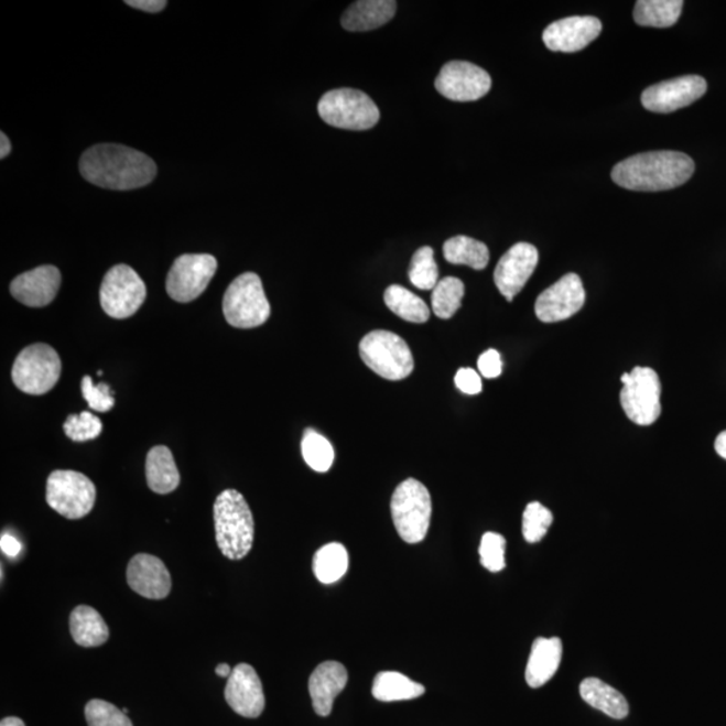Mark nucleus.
Here are the masks:
<instances>
[{"mask_svg":"<svg viewBox=\"0 0 726 726\" xmlns=\"http://www.w3.org/2000/svg\"><path fill=\"white\" fill-rule=\"evenodd\" d=\"M69 628L73 640L82 647H99L109 638L106 620L89 606H78L73 609Z\"/></svg>","mask_w":726,"mask_h":726,"instance_id":"26","label":"nucleus"},{"mask_svg":"<svg viewBox=\"0 0 726 726\" xmlns=\"http://www.w3.org/2000/svg\"><path fill=\"white\" fill-rule=\"evenodd\" d=\"M349 570V553L339 542H332L322 546L315 553L313 571L316 578L323 584L337 583Z\"/></svg>","mask_w":726,"mask_h":726,"instance_id":"30","label":"nucleus"},{"mask_svg":"<svg viewBox=\"0 0 726 726\" xmlns=\"http://www.w3.org/2000/svg\"><path fill=\"white\" fill-rule=\"evenodd\" d=\"M707 84L701 76H683L644 89L642 106L647 111L671 113L692 106L705 95Z\"/></svg>","mask_w":726,"mask_h":726,"instance_id":"14","label":"nucleus"},{"mask_svg":"<svg viewBox=\"0 0 726 726\" xmlns=\"http://www.w3.org/2000/svg\"><path fill=\"white\" fill-rule=\"evenodd\" d=\"M46 502L68 520L87 517L96 502V486L84 474L57 469L46 484Z\"/></svg>","mask_w":726,"mask_h":726,"instance_id":"9","label":"nucleus"},{"mask_svg":"<svg viewBox=\"0 0 726 726\" xmlns=\"http://www.w3.org/2000/svg\"><path fill=\"white\" fill-rule=\"evenodd\" d=\"M395 530L408 544H419L429 534L432 499L429 488L407 479L395 488L390 502Z\"/></svg>","mask_w":726,"mask_h":726,"instance_id":"4","label":"nucleus"},{"mask_svg":"<svg viewBox=\"0 0 726 726\" xmlns=\"http://www.w3.org/2000/svg\"><path fill=\"white\" fill-rule=\"evenodd\" d=\"M0 726H26V725H24V723L22 722L21 718L8 717V718L2 719V723H0Z\"/></svg>","mask_w":726,"mask_h":726,"instance_id":"47","label":"nucleus"},{"mask_svg":"<svg viewBox=\"0 0 726 726\" xmlns=\"http://www.w3.org/2000/svg\"><path fill=\"white\" fill-rule=\"evenodd\" d=\"M0 548H2V552L8 554L9 557H17L21 553L22 545L14 537L3 534L2 540H0Z\"/></svg>","mask_w":726,"mask_h":726,"instance_id":"43","label":"nucleus"},{"mask_svg":"<svg viewBox=\"0 0 726 726\" xmlns=\"http://www.w3.org/2000/svg\"><path fill=\"white\" fill-rule=\"evenodd\" d=\"M148 297V286L130 266L119 264L102 279L100 304L104 313L113 319L136 315Z\"/></svg>","mask_w":726,"mask_h":726,"instance_id":"11","label":"nucleus"},{"mask_svg":"<svg viewBox=\"0 0 726 726\" xmlns=\"http://www.w3.org/2000/svg\"><path fill=\"white\" fill-rule=\"evenodd\" d=\"M603 24L595 17H570L544 30L542 40L552 52L576 53L600 35Z\"/></svg>","mask_w":726,"mask_h":726,"instance_id":"18","label":"nucleus"},{"mask_svg":"<svg viewBox=\"0 0 726 726\" xmlns=\"http://www.w3.org/2000/svg\"><path fill=\"white\" fill-rule=\"evenodd\" d=\"M85 718L89 726H133L123 711L102 700L89 701L85 706Z\"/></svg>","mask_w":726,"mask_h":726,"instance_id":"36","label":"nucleus"},{"mask_svg":"<svg viewBox=\"0 0 726 726\" xmlns=\"http://www.w3.org/2000/svg\"><path fill=\"white\" fill-rule=\"evenodd\" d=\"M716 453L726 460V431L719 433L715 443Z\"/></svg>","mask_w":726,"mask_h":726,"instance_id":"44","label":"nucleus"},{"mask_svg":"<svg viewBox=\"0 0 726 726\" xmlns=\"http://www.w3.org/2000/svg\"><path fill=\"white\" fill-rule=\"evenodd\" d=\"M212 254H182L167 274L166 291L173 301L188 303L204 294L217 272Z\"/></svg>","mask_w":726,"mask_h":726,"instance_id":"12","label":"nucleus"},{"mask_svg":"<svg viewBox=\"0 0 726 726\" xmlns=\"http://www.w3.org/2000/svg\"><path fill=\"white\" fill-rule=\"evenodd\" d=\"M82 392L91 411L106 413L111 411L115 405L111 389H109L107 383L101 382L99 386H95L94 380L89 376L83 378Z\"/></svg>","mask_w":726,"mask_h":726,"instance_id":"39","label":"nucleus"},{"mask_svg":"<svg viewBox=\"0 0 726 726\" xmlns=\"http://www.w3.org/2000/svg\"><path fill=\"white\" fill-rule=\"evenodd\" d=\"M620 380L624 382L620 402L627 418L642 426L654 424L662 411V388L657 371L638 366Z\"/></svg>","mask_w":726,"mask_h":726,"instance_id":"10","label":"nucleus"},{"mask_svg":"<svg viewBox=\"0 0 726 726\" xmlns=\"http://www.w3.org/2000/svg\"><path fill=\"white\" fill-rule=\"evenodd\" d=\"M387 306L401 319L412 323H425L430 321L431 311L426 307L423 299L414 295L404 286L390 285L383 295Z\"/></svg>","mask_w":726,"mask_h":726,"instance_id":"31","label":"nucleus"},{"mask_svg":"<svg viewBox=\"0 0 726 726\" xmlns=\"http://www.w3.org/2000/svg\"><path fill=\"white\" fill-rule=\"evenodd\" d=\"M398 2L393 0H359L342 15L347 32H370L393 20Z\"/></svg>","mask_w":726,"mask_h":726,"instance_id":"23","label":"nucleus"},{"mask_svg":"<svg viewBox=\"0 0 726 726\" xmlns=\"http://www.w3.org/2000/svg\"><path fill=\"white\" fill-rule=\"evenodd\" d=\"M695 164L691 156L676 151H652L627 158L616 164L613 181L632 192H664L692 178Z\"/></svg>","mask_w":726,"mask_h":726,"instance_id":"2","label":"nucleus"},{"mask_svg":"<svg viewBox=\"0 0 726 726\" xmlns=\"http://www.w3.org/2000/svg\"><path fill=\"white\" fill-rule=\"evenodd\" d=\"M478 369L485 378H497L502 375V358L497 350H487L478 359Z\"/></svg>","mask_w":726,"mask_h":726,"instance_id":"41","label":"nucleus"},{"mask_svg":"<svg viewBox=\"0 0 726 726\" xmlns=\"http://www.w3.org/2000/svg\"><path fill=\"white\" fill-rule=\"evenodd\" d=\"M579 694L585 703L615 719H624L630 712L625 695L602 680H584L579 685Z\"/></svg>","mask_w":726,"mask_h":726,"instance_id":"25","label":"nucleus"},{"mask_svg":"<svg viewBox=\"0 0 726 726\" xmlns=\"http://www.w3.org/2000/svg\"><path fill=\"white\" fill-rule=\"evenodd\" d=\"M127 582L138 595L151 600L166 599L171 590V575L161 559L140 553L127 567Z\"/></svg>","mask_w":726,"mask_h":726,"instance_id":"19","label":"nucleus"},{"mask_svg":"<svg viewBox=\"0 0 726 726\" xmlns=\"http://www.w3.org/2000/svg\"><path fill=\"white\" fill-rule=\"evenodd\" d=\"M347 680L349 674L339 662H323L314 670L310 676L308 691L316 715L321 717L332 715L334 701L344 692Z\"/></svg>","mask_w":726,"mask_h":726,"instance_id":"21","label":"nucleus"},{"mask_svg":"<svg viewBox=\"0 0 726 726\" xmlns=\"http://www.w3.org/2000/svg\"><path fill=\"white\" fill-rule=\"evenodd\" d=\"M225 700L237 715L258 718L266 707L264 689L258 671L248 663L237 664L225 687Z\"/></svg>","mask_w":726,"mask_h":726,"instance_id":"17","label":"nucleus"},{"mask_svg":"<svg viewBox=\"0 0 726 726\" xmlns=\"http://www.w3.org/2000/svg\"><path fill=\"white\" fill-rule=\"evenodd\" d=\"M371 693L382 703H395V701L421 697L425 693V687L398 671H381L375 679Z\"/></svg>","mask_w":726,"mask_h":726,"instance_id":"27","label":"nucleus"},{"mask_svg":"<svg viewBox=\"0 0 726 726\" xmlns=\"http://www.w3.org/2000/svg\"><path fill=\"white\" fill-rule=\"evenodd\" d=\"M156 164L149 155L121 144H96L84 152L80 173L91 185L108 191H136L150 185Z\"/></svg>","mask_w":726,"mask_h":726,"instance_id":"1","label":"nucleus"},{"mask_svg":"<svg viewBox=\"0 0 726 726\" xmlns=\"http://www.w3.org/2000/svg\"><path fill=\"white\" fill-rule=\"evenodd\" d=\"M431 247H423L413 254L409 267V280L419 290L430 291L438 283V268Z\"/></svg>","mask_w":726,"mask_h":726,"instance_id":"34","label":"nucleus"},{"mask_svg":"<svg viewBox=\"0 0 726 726\" xmlns=\"http://www.w3.org/2000/svg\"><path fill=\"white\" fill-rule=\"evenodd\" d=\"M561 658H563V642L560 638L535 639L524 673L528 685L533 689L544 686L557 673Z\"/></svg>","mask_w":726,"mask_h":726,"instance_id":"22","label":"nucleus"},{"mask_svg":"<svg viewBox=\"0 0 726 726\" xmlns=\"http://www.w3.org/2000/svg\"><path fill=\"white\" fill-rule=\"evenodd\" d=\"M455 383L457 389L466 394H478L484 389L481 386L480 376L474 369L462 368L457 370L455 376Z\"/></svg>","mask_w":726,"mask_h":726,"instance_id":"40","label":"nucleus"},{"mask_svg":"<svg viewBox=\"0 0 726 726\" xmlns=\"http://www.w3.org/2000/svg\"><path fill=\"white\" fill-rule=\"evenodd\" d=\"M318 112L328 126L342 130H370L380 120L376 102L364 91L349 88L327 91L318 102Z\"/></svg>","mask_w":726,"mask_h":726,"instance_id":"7","label":"nucleus"},{"mask_svg":"<svg viewBox=\"0 0 726 726\" xmlns=\"http://www.w3.org/2000/svg\"><path fill=\"white\" fill-rule=\"evenodd\" d=\"M64 432L73 442H89L101 435L102 423L99 418L90 412L71 414L65 421Z\"/></svg>","mask_w":726,"mask_h":726,"instance_id":"37","label":"nucleus"},{"mask_svg":"<svg viewBox=\"0 0 726 726\" xmlns=\"http://www.w3.org/2000/svg\"><path fill=\"white\" fill-rule=\"evenodd\" d=\"M231 671L234 670H231L228 663L218 664L216 668V674L221 676V679H229Z\"/></svg>","mask_w":726,"mask_h":726,"instance_id":"46","label":"nucleus"},{"mask_svg":"<svg viewBox=\"0 0 726 726\" xmlns=\"http://www.w3.org/2000/svg\"><path fill=\"white\" fill-rule=\"evenodd\" d=\"M444 259L454 266H468L475 271L485 270L490 261L486 243L467 236H456L445 241Z\"/></svg>","mask_w":726,"mask_h":726,"instance_id":"28","label":"nucleus"},{"mask_svg":"<svg viewBox=\"0 0 726 726\" xmlns=\"http://www.w3.org/2000/svg\"><path fill=\"white\" fill-rule=\"evenodd\" d=\"M682 0H639L633 10V20L640 26L671 28L679 22Z\"/></svg>","mask_w":726,"mask_h":726,"instance_id":"29","label":"nucleus"},{"mask_svg":"<svg viewBox=\"0 0 726 726\" xmlns=\"http://www.w3.org/2000/svg\"><path fill=\"white\" fill-rule=\"evenodd\" d=\"M145 477H148L151 490L161 496L178 488L181 475L170 448L156 445L150 449L148 460H145Z\"/></svg>","mask_w":726,"mask_h":726,"instance_id":"24","label":"nucleus"},{"mask_svg":"<svg viewBox=\"0 0 726 726\" xmlns=\"http://www.w3.org/2000/svg\"><path fill=\"white\" fill-rule=\"evenodd\" d=\"M539 259V250L528 242L516 243L502 256L494 272V282L506 301L512 302L520 294L535 271Z\"/></svg>","mask_w":726,"mask_h":726,"instance_id":"16","label":"nucleus"},{"mask_svg":"<svg viewBox=\"0 0 726 726\" xmlns=\"http://www.w3.org/2000/svg\"><path fill=\"white\" fill-rule=\"evenodd\" d=\"M61 359L56 350L46 344L26 347L12 366V381L23 393L42 395L56 387L61 377Z\"/></svg>","mask_w":726,"mask_h":726,"instance_id":"8","label":"nucleus"},{"mask_svg":"<svg viewBox=\"0 0 726 726\" xmlns=\"http://www.w3.org/2000/svg\"><path fill=\"white\" fill-rule=\"evenodd\" d=\"M304 462L316 473H327L334 463V448L325 436L314 430H306L302 441Z\"/></svg>","mask_w":726,"mask_h":726,"instance_id":"33","label":"nucleus"},{"mask_svg":"<svg viewBox=\"0 0 726 726\" xmlns=\"http://www.w3.org/2000/svg\"><path fill=\"white\" fill-rule=\"evenodd\" d=\"M465 296V284L460 279L448 277L438 282L432 290V310L441 319H451L462 306Z\"/></svg>","mask_w":726,"mask_h":726,"instance_id":"32","label":"nucleus"},{"mask_svg":"<svg viewBox=\"0 0 726 726\" xmlns=\"http://www.w3.org/2000/svg\"><path fill=\"white\" fill-rule=\"evenodd\" d=\"M506 540L503 535L488 532L481 537L479 554L480 563L490 572L505 570Z\"/></svg>","mask_w":726,"mask_h":726,"instance_id":"38","label":"nucleus"},{"mask_svg":"<svg viewBox=\"0 0 726 726\" xmlns=\"http://www.w3.org/2000/svg\"><path fill=\"white\" fill-rule=\"evenodd\" d=\"M61 285V272L57 267L42 266L24 272L12 280V297L28 307L48 306L57 296Z\"/></svg>","mask_w":726,"mask_h":726,"instance_id":"20","label":"nucleus"},{"mask_svg":"<svg viewBox=\"0 0 726 726\" xmlns=\"http://www.w3.org/2000/svg\"><path fill=\"white\" fill-rule=\"evenodd\" d=\"M359 356L369 369L390 381L411 376L414 361L407 342L387 329L371 332L359 344Z\"/></svg>","mask_w":726,"mask_h":726,"instance_id":"5","label":"nucleus"},{"mask_svg":"<svg viewBox=\"0 0 726 726\" xmlns=\"http://www.w3.org/2000/svg\"><path fill=\"white\" fill-rule=\"evenodd\" d=\"M584 303L582 279L576 273H567L537 297L535 315L544 323L563 322L576 315Z\"/></svg>","mask_w":726,"mask_h":726,"instance_id":"15","label":"nucleus"},{"mask_svg":"<svg viewBox=\"0 0 726 726\" xmlns=\"http://www.w3.org/2000/svg\"><path fill=\"white\" fill-rule=\"evenodd\" d=\"M553 514L552 511L546 509L540 502H532L527 506L523 511L522 533L524 540L529 544H537L548 533L549 528L552 527Z\"/></svg>","mask_w":726,"mask_h":726,"instance_id":"35","label":"nucleus"},{"mask_svg":"<svg viewBox=\"0 0 726 726\" xmlns=\"http://www.w3.org/2000/svg\"><path fill=\"white\" fill-rule=\"evenodd\" d=\"M225 319L236 328H253L270 318L271 306L261 279L253 272L236 278L224 295Z\"/></svg>","mask_w":726,"mask_h":726,"instance_id":"6","label":"nucleus"},{"mask_svg":"<svg viewBox=\"0 0 726 726\" xmlns=\"http://www.w3.org/2000/svg\"><path fill=\"white\" fill-rule=\"evenodd\" d=\"M126 4L142 11L160 12L166 8L167 2L164 0H127Z\"/></svg>","mask_w":726,"mask_h":726,"instance_id":"42","label":"nucleus"},{"mask_svg":"<svg viewBox=\"0 0 726 726\" xmlns=\"http://www.w3.org/2000/svg\"><path fill=\"white\" fill-rule=\"evenodd\" d=\"M216 540L219 551L229 560H242L254 541V520L246 498L237 490H225L216 499Z\"/></svg>","mask_w":726,"mask_h":726,"instance_id":"3","label":"nucleus"},{"mask_svg":"<svg viewBox=\"0 0 726 726\" xmlns=\"http://www.w3.org/2000/svg\"><path fill=\"white\" fill-rule=\"evenodd\" d=\"M0 140H2V148H0V160H4L6 156L10 155L11 152V143L10 139L6 137V133L2 132L0 133Z\"/></svg>","mask_w":726,"mask_h":726,"instance_id":"45","label":"nucleus"},{"mask_svg":"<svg viewBox=\"0 0 726 726\" xmlns=\"http://www.w3.org/2000/svg\"><path fill=\"white\" fill-rule=\"evenodd\" d=\"M491 77L485 69L466 61L445 64L435 80L438 94L448 100L477 101L491 89Z\"/></svg>","mask_w":726,"mask_h":726,"instance_id":"13","label":"nucleus"}]
</instances>
